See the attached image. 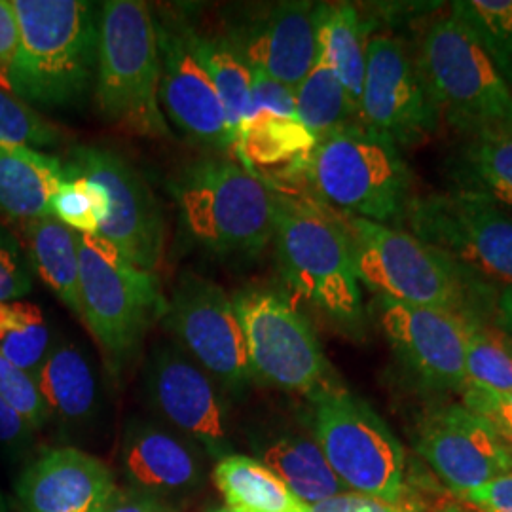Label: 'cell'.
Segmentation results:
<instances>
[{"mask_svg": "<svg viewBox=\"0 0 512 512\" xmlns=\"http://www.w3.org/2000/svg\"><path fill=\"white\" fill-rule=\"evenodd\" d=\"M19 48L12 93L27 105L69 107L95 84L99 10L82 0H12Z\"/></svg>", "mask_w": 512, "mask_h": 512, "instance_id": "obj_1", "label": "cell"}, {"mask_svg": "<svg viewBox=\"0 0 512 512\" xmlns=\"http://www.w3.org/2000/svg\"><path fill=\"white\" fill-rule=\"evenodd\" d=\"M274 200L275 247L287 285L338 325H359L361 281L340 213L313 196L274 190Z\"/></svg>", "mask_w": 512, "mask_h": 512, "instance_id": "obj_2", "label": "cell"}, {"mask_svg": "<svg viewBox=\"0 0 512 512\" xmlns=\"http://www.w3.org/2000/svg\"><path fill=\"white\" fill-rule=\"evenodd\" d=\"M95 101L101 116L129 135H171L160 105L156 19L141 0H109L99 8Z\"/></svg>", "mask_w": 512, "mask_h": 512, "instance_id": "obj_3", "label": "cell"}, {"mask_svg": "<svg viewBox=\"0 0 512 512\" xmlns=\"http://www.w3.org/2000/svg\"><path fill=\"white\" fill-rule=\"evenodd\" d=\"M173 194L188 236L217 255L255 256L274 239V190L239 162L188 165Z\"/></svg>", "mask_w": 512, "mask_h": 512, "instance_id": "obj_4", "label": "cell"}, {"mask_svg": "<svg viewBox=\"0 0 512 512\" xmlns=\"http://www.w3.org/2000/svg\"><path fill=\"white\" fill-rule=\"evenodd\" d=\"M414 57L450 128L465 137L512 126V90L471 25L456 12L429 23Z\"/></svg>", "mask_w": 512, "mask_h": 512, "instance_id": "obj_5", "label": "cell"}, {"mask_svg": "<svg viewBox=\"0 0 512 512\" xmlns=\"http://www.w3.org/2000/svg\"><path fill=\"white\" fill-rule=\"evenodd\" d=\"M82 321L101 346L112 374L141 348L148 329L164 319L167 300L156 274L137 268L110 243L78 236Z\"/></svg>", "mask_w": 512, "mask_h": 512, "instance_id": "obj_6", "label": "cell"}, {"mask_svg": "<svg viewBox=\"0 0 512 512\" xmlns=\"http://www.w3.org/2000/svg\"><path fill=\"white\" fill-rule=\"evenodd\" d=\"M304 173L330 209L385 224L403 217L410 173L399 148L363 126L319 139Z\"/></svg>", "mask_w": 512, "mask_h": 512, "instance_id": "obj_7", "label": "cell"}, {"mask_svg": "<svg viewBox=\"0 0 512 512\" xmlns=\"http://www.w3.org/2000/svg\"><path fill=\"white\" fill-rule=\"evenodd\" d=\"M359 281L399 304L465 313V275L433 247L387 224L340 213Z\"/></svg>", "mask_w": 512, "mask_h": 512, "instance_id": "obj_8", "label": "cell"}, {"mask_svg": "<svg viewBox=\"0 0 512 512\" xmlns=\"http://www.w3.org/2000/svg\"><path fill=\"white\" fill-rule=\"evenodd\" d=\"M313 435L348 490L399 505L403 444L365 401L340 387L323 393L313 401Z\"/></svg>", "mask_w": 512, "mask_h": 512, "instance_id": "obj_9", "label": "cell"}, {"mask_svg": "<svg viewBox=\"0 0 512 512\" xmlns=\"http://www.w3.org/2000/svg\"><path fill=\"white\" fill-rule=\"evenodd\" d=\"M410 234L433 247L461 274L512 287V219L469 192L431 194L404 209Z\"/></svg>", "mask_w": 512, "mask_h": 512, "instance_id": "obj_10", "label": "cell"}, {"mask_svg": "<svg viewBox=\"0 0 512 512\" xmlns=\"http://www.w3.org/2000/svg\"><path fill=\"white\" fill-rule=\"evenodd\" d=\"M251 376L315 401L336 389L310 321L279 294L249 289L234 296Z\"/></svg>", "mask_w": 512, "mask_h": 512, "instance_id": "obj_11", "label": "cell"}, {"mask_svg": "<svg viewBox=\"0 0 512 512\" xmlns=\"http://www.w3.org/2000/svg\"><path fill=\"white\" fill-rule=\"evenodd\" d=\"M164 323L179 348L222 389L239 395L251 384L238 310L220 285L202 275L184 274L167 302Z\"/></svg>", "mask_w": 512, "mask_h": 512, "instance_id": "obj_12", "label": "cell"}, {"mask_svg": "<svg viewBox=\"0 0 512 512\" xmlns=\"http://www.w3.org/2000/svg\"><path fill=\"white\" fill-rule=\"evenodd\" d=\"M67 173L99 184L109 198V217L97 238L141 270L156 274L165 245V220L160 202L139 169L110 148L82 145L73 150Z\"/></svg>", "mask_w": 512, "mask_h": 512, "instance_id": "obj_13", "label": "cell"}, {"mask_svg": "<svg viewBox=\"0 0 512 512\" xmlns=\"http://www.w3.org/2000/svg\"><path fill=\"white\" fill-rule=\"evenodd\" d=\"M359 120L366 131L397 148L423 143L439 128V110L427 92L416 57L399 38L378 35L366 42Z\"/></svg>", "mask_w": 512, "mask_h": 512, "instance_id": "obj_14", "label": "cell"}, {"mask_svg": "<svg viewBox=\"0 0 512 512\" xmlns=\"http://www.w3.org/2000/svg\"><path fill=\"white\" fill-rule=\"evenodd\" d=\"M156 29L164 116L202 147L234 156L226 114L203 65L196 31L183 21H156Z\"/></svg>", "mask_w": 512, "mask_h": 512, "instance_id": "obj_15", "label": "cell"}, {"mask_svg": "<svg viewBox=\"0 0 512 512\" xmlns=\"http://www.w3.org/2000/svg\"><path fill=\"white\" fill-rule=\"evenodd\" d=\"M150 404L173 429L211 458L230 456L228 410L219 385L179 346H158L147 370Z\"/></svg>", "mask_w": 512, "mask_h": 512, "instance_id": "obj_16", "label": "cell"}, {"mask_svg": "<svg viewBox=\"0 0 512 512\" xmlns=\"http://www.w3.org/2000/svg\"><path fill=\"white\" fill-rule=\"evenodd\" d=\"M416 446L431 469L459 495L512 473L511 446L459 404L429 412L418 425Z\"/></svg>", "mask_w": 512, "mask_h": 512, "instance_id": "obj_17", "label": "cell"}, {"mask_svg": "<svg viewBox=\"0 0 512 512\" xmlns=\"http://www.w3.org/2000/svg\"><path fill=\"white\" fill-rule=\"evenodd\" d=\"M378 300L382 329L408 370L433 389L459 391L467 382L465 313Z\"/></svg>", "mask_w": 512, "mask_h": 512, "instance_id": "obj_18", "label": "cell"}, {"mask_svg": "<svg viewBox=\"0 0 512 512\" xmlns=\"http://www.w3.org/2000/svg\"><path fill=\"white\" fill-rule=\"evenodd\" d=\"M317 139L298 120L294 90L253 71L249 109L236 139V160L255 173L256 167L289 171L306 169Z\"/></svg>", "mask_w": 512, "mask_h": 512, "instance_id": "obj_19", "label": "cell"}, {"mask_svg": "<svg viewBox=\"0 0 512 512\" xmlns=\"http://www.w3.org/2000/svg\"><path fill=\"white\" fill-rule=\"evenodd\" d=\"M321 12L323 4L281 2L230 40L253 71L294 90L319 57Z\"/></svg>", "mask_w": 512, "mask_h": 512, "instance_id": "obj_20", "label": "cell"}, {"mask_svg": "<svg viewBox=\"0 0 512 512\" xmlns=\"http://www.w3.org/2000/svg\"><path fill=\"white\" fill-rule=\"evenodd\" d=\"M116 490L109 467L76 448L44 452L16 484L25 512H103Z\"/></svg>", "mask_w": 512, "mask_h": 512, "instance_id": "obj_21", "label": "cell"}, {"mask_svg": "<svg viewBox=\"0 0 512 512\" xmlns=\"http://www.w3.org/2000/svg\"><path fill=\"white\" fill-rule=\"evenodd\" d=\"M122 469L131 488L147 494H183L203 480L196 450L165 427L131 421L122 442Z\"/></svg>", "mask_w": 512, "mask_h": 512, "instance_id": "obj_22", "label": "cell"}, {"mask_svg": "<svg viewBox=\"0 0 512 512\" xmlns=\"http://www.w3.org/2000/svg\"><path fill=\"white\" fill-rule=\"evenodd\" d=\"M69 179L59 158L33 148L0 145V213L8 219L50 217L57 188Z\"/></svg>", "mask_w": 512, "mask_h": 512, "instance_id": "obj_23", "label": "cell"}, {"mask_svg": "<svg viewBox=\"0 0 512 512\" xmlns=\"http://www.w3.org/2000/svg\"><path fill=\"white\" fill-rule=\"evenodd\" d=\"M452 173L461 192L512 207V126L465 135Z\"/></svg>", "mask_w": 512, "mask_h": 512, "instance_id": "obj_24", "label": "cell"}, {"mask_svg": "<svg viewBox=\"0 0 512 512\" xmlns=\"http://www.w3.org/2000/svg\"><path fill=\"white\" fill-rule=\"evenodd\" d=\"M37 384L50 414L67 423L90 420L97 408V380L88 357L74 344L50 349Z\"/></svg>", "mask_w": 512, "mask_h": 512, "instance_id": "obj_25", "label": "cell"}, {"mask_svg": "<svg viewBox=\"0 0 512 512\" xmlns=\"http://www.w3.org/2000/svg\"><path fill=\"white\" fill-rule=\"evenodd\" d=\"M226 507L241 512H310V507L260 459L230 454L213 471Z\"/></svg>", "mask_w": 512, "mask_h": 512, "instance_id": "obj_26", "label": "cell"}, {"mask_svg": "<svg viewBox=\"0 0 512 512\" xmlns=\"http://www.w3.org/2000/svg\"><path fill=\"white\" fill-rule=\"evenodd\" d=\"M258 458L308 507L348 492L330 469L315 439L298 435L277 437L258 448Z\"/></svg>", "mask_w": 512, "mask_h": 512, "instance_id": "obj_27", "label": "cell"}, {"mask_svg": "<svg viewBox=\"0 0 512 512\" xmlns=\"http://www.w3.org/2000/svg\"><path fill=\"white\" fill-rule=\"evenodd\" d=\"M31 264L52 293L82 319L78 234L54 217L25 222Z\"/></svg>", "mask_w": 512, "mask_h": 512, "instance_id": "obj_28", "label": "cell"}, {"mask_svg": "<svg viewBox=\"0 0 512 512\" xmlns=\"http://www.w3.org/2000/svg\"><path fill=\"white\" fill-rule=\"evenodd\" d=\"M366 29L351 4H323L319 54L329 61L351 101L359 109L366 71Z\"/></svg>", "mask_w": 512, "mask_h": 512, "instance_id": "obj_29", "label": "cell"}, {"mask_svg": "<svg viewBox=\"0 0 512 512\" xmlns=\"http://www.w3.org/2000/svg\"><path fill=\"white\" fill-rule=\"evenodd\" d=\"M294 107L298 120L317 141L361 126L359 109L321 54L308 76L294 88Z\"/></svg>", "mask_w": 512, "mask_h": 512, "instance_id": "obj_30", "label": "cell"}, {"mask_svg": "<svg viewBox=\"0 0 512 512\" xmlns=\"http://www.w3.org/2000/svg\"><path fill=\"white\" fill-rule=\"evenodd\" d=\"M196 42L203 65L219 93L236 158V139L251 101L253 69L247 65L230 38L203 37L196 33Z\"/></svg>", "mask_w": 512, "mask_h": 512, "instance_id": "obj_31", "label": "cell"}, {"mask_svg": "<svg viewBox=\"0 0 512 512\" xmlns=\"http://www.w3.org/2000/svg\"><path fill=\"white\" fill-rule=\"evenodd\" d=\"M50 329L35 304L0 302V355L37 378L50 353Z\"/></svg>", "mask_w": 512, "mask_h": 512, "instance_id": "obj_32", "label": "cell"}, {"mask_svg": "<svg viewBox=\"0 0 512 512\" xmlns=\"http://www.w3.org/2000/svg\"><path fill=\"white\" fill-rule=\"evenodd\" d=\"M452 12L471 25L512 90V0H461Z\"/></svg>", "mask_w": 512, "mask_h": 512, "instance_id": "obj_33", "label": "cell"}, {"mask_svg": "<svg viewBox=\"0 0 512 512\" xmlns=\"http://www.w3.org/2000/svg\"><path fill=\"white\" fill-rule=\"evenodd\" d=\"M69 179L57 188L50 203V217L78 236H97L109 217V198L97 183L82 175L67 173Z\"/></svg>", "mask_w": 512, "mask_h": 512, "instance_id": "obj_34", "label": "cell"}, {"mask_svg": "<svg viewBox=\"0 0 512 512\" xmlns=\"http://www.w3.org/2000/svg\"><path fill=\"white\" fill-rule=\"evenodd\" d=\"M465 374L471 384L512 391V342L499 340L469 315H465Z\"/></svg>", "mask_w": 512, "mask_h": 512, "instance_id": "obj_35", "label": "cell"}, {"mask_svg": "<svg viewBox=\"0 0 512 512\" xmlns=\"http://www.w3.org/2000/svg\"><path fill=\"white\" fill-rule=\"evenodd\" d=\"M63 139L61 129L38 110L14 93L0 90V145L10 147L44 148L57 147Z\"/></svg>", "mask_w": 512, "mask_h": 512, "instance_id": "obj_36", "label": "cell"}, {"mask_svg": "<svg viewBox=\"0 0 512 512\" xmlns=\"http://www.w3.org/2000/svg\"><path fill=\"white\" fill-rule=\"evenodd\" d=\"M0 397L16 408L21 418L31 425V429H40L50 418V410L42 399L37 378L23 368L14 365L0 355Z\"/></svg>", "mask_w": 512, "mask_h": 512, "instance_id": "obj_37", "label": "cell"}, {"mask_svg": "<svg viewBox=\"0 0 512 512\" xmlns=\"http://www.w3.org/2000/svg\"><path fill=\"white\" fill-rule=\"evenodd\" d=\"M459 391L463 406L486 421L512 448V391H497L471 382H465Z\"/></svg>", "mask_w": 512, "mask_h": 512, "instance_id": "obj_38", "label": "cell"}, {"mask_svg": "<svg viewBox=\"0 0 512 512\" xmlns=\"http://www.w3.org/2000/svg\"><path fill=\"white\" fill-rule=\"evenodd\" d=\"M33 291V275L18 239L0 226V302H14Z\"/></svg>", "mask_w": 512, "mask_h": 512, "instance_id": "obj_39", "label": "cell"}, {"mask_svg": "<svg viewBox=\"0 0 512 512\" xmlns=\"http://www.w3.org/2000/svg\"><path fill=\"white\" fill-rule=\"evenodd\" d=\"M19 48V29L12 0H0V90L12 93V71Z\"/></svg>", "mask_w": 512, "mask_h": 512, "instance_id": "obj_40", "label": "cell"}, {"mask_svg": "<svg viewBox=\"0 0 512 512\" xmlns=\"http://www.w3.org/2000/svg\"><path fill=\"white\" fill-rule=\"evenodd\" d=\"M461 495L482 512H512V473L497 476L484 486Z\"/></svg>", "mask_w": 512, "mask_h": 512, "instance_id": "obj_41", "label": "cell"}, {"mask_svg": "<svg viewBox=\"0 0 512 512\" xmlns=\"http://www.w3.org/2000/svg\"><path fill=\"white\" fill-rule=\"evenodd\" d=\"M310 512H406L397 503H387L368 495L344 492L310 505Z\"/></svg>", "mask_w": 512, "mask_h": 512, "instance_id": "obj_42", "label": "cell"}, {"mask_svg": "<svg viewBox=\"0 0 512 512\" xmlns=\"http://www.w3.org/2000/svg\"><path fill=\"white\" fill-rule=\"evenodd\" d=\"M103 512H171L164 501L156 495L129 488L116 490Z\"/></svg>", "mask_w": 512, "mask_h": 512, "instance_id": "obj_43", "label": "cell"}, {"mask_svg": "<svg viewBox=\"0 0 512 512\" xmlns=\"http://www.w3.org/2000/svg\"><path fill=\"white\" fill-rule=\"evenodd\" d=\"M31 433V425L21 418L16 408L0 397V444L21 446L31 440Z\"/></svg>", "mask_w": 512, "mask_h": 512, "instance_id": "obj_44", "label": "cell"}, {"mask_svg": "<svg viewBox=\"0 0 512 512\" xmlns=\"http://www.w3.org/2000/svg\"><path fill=\"white\" fill-rule=\"evenodd\" d=\"M497 313L501 319V325L512 334V287L501 289L497 296Z\"/></svg>", "mask_w": 512, "mask_h": 512, "instance_id": "obj_45", "label": "cell"}, {"mask_svg": "<svg viewBox=\"0 0 512 512\" xmlns=\"http://www.w3.org/2000/svg\"><path fill=\"white\" fill-rule=\"evenodd\" d=\"M213 512H241V511H236V509H230V507H222V509H217V511H213Z\"/></svg>", "mask_w": 512, "mask_h": 512, "instance_id": "obj_46", "label": "cell"}, {"mask_svg": "<svg viewBox=\"0 0 512 512\" xmlns=\"http://www.w3.org/2000/svg\"><path fill=\"white\" fill-rule=\"evenodd\" d=\"M0 512H6V503H4V499H2V495H0Z\"/></svg>", "mask_w": 512, "mask_h": 512, "instance_id": "obj_47", "label": "cell"}]
</instances>
